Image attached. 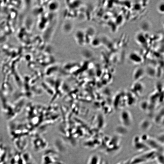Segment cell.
<instances>
[{
	"mask_svg": "<svg viewBox=\"0 0 164 164\" xmlns=\"http://www.w3.org/2000/svg\"><path fill=\"white\" fill-rule=\"evenodd\" d=\"M119 118L122 125L126 127L130 126L132 124V115L130 111L128 110H123L121 112Z\"/></svg>",
	"mask_w": 164,
	"mask_h": 164,
	"instance_id": "cell-1",
	"label": "cell"
},
{
	"mask_svg": "<svg viewBox=\"0 0 164 164\" xmlns=\"http://www.w3.org/2000/svg\"><path fill=\"white\" fill-rule=\"evenodd\" d=\"M144 89V86L143 84L139 81H135L132 87V92L135 95L139 96L142 94Z\"/></svg>",
	"mask_w": 164,
	"mask_h": 164,
	"instance_id": "cell-2",
	"label": "cell"
},
{
	"mask_svg": "<svg viewBox=\"0 0 164 164\" xmlns=\"http://www.w3.org/2000/svg\"><path fill=\"white\" fill-rule=\"evenodd\" d=\"M145 74V70L142 68H139L136 69L133 74V78L135 81L139 80L144 77Z\"/></svg>",
	"mask_w": 164,
	"mask_h": 164,
	"instance_id": "cell-3",
	"label": "cell"
},
{
	"mask_svg": "<svg viewBox=\"0 0 164 164\" xmlns=\"http://www.w3.org/2000/svg\"><path fill=\"white\" fill-rule=\"evenodd\" d=\"M151 125L150 121L149 120L145 119L141 121L139 127L142 130L146 131L149 129Z\"/></svg>",
	"mask_w": 164,
	"mask_h": 164,
	"instance_id": "cell-4",
	"label": "cell"
},
{
	"mask_svg": "<svg viewBox=\"0 0 164 164\" xmlns=\"http://www.w3.org/2000/svg\"><path fill=\"white\" fill-rule=\"evenodd\" d=\"M163 110V109L160 110L154 117V121L157 124L160 123L161 122V121H162V120H163V113L162 114V113L163 112L162 111Z\"/></svg>",
	"mask_w": 164,
	"mask_h": 164,
	"instance_id": "cell-5",
	"label": "cell"
},
{
	"mask_svg": "<svg viewBox=\"0 0 164 164\" xmlns=\"http://www.w3.org/2000/svg\"><path fill=\"white\" fill-rule=\"evenodd\" d=\"M149 104V102L146 101H142L140 105V107L142 110L145 111L147 108Z\"/></svg>",
	"mask_w": 164,
	"mask_h": 164,
	"instance_id": "cell-6",
	"label": "cell"
},
{
	"mask_svg": "<svg viewBox=\"0 0 164 164\" xmlns=\"http://www.w3.org/2000/svg\"><path fill=\"white\" fill-rule=\"evenodd\" d=\"M164 4L163 3H160L158 7V9L160 12H163L164 11Z\"/></svg>",
	"mask_w": 164,
	"mask_h": 164,
	"instance_id": "cell-7",
	"label": "cell"
}]
</instances>
